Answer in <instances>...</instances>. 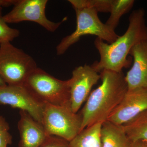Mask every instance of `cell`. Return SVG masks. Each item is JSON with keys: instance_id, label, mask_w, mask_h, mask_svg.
Wrapping results in <instances>:
<instances>
[{"instance_id": "1", "label": "cell", "mask_w": 147, "mask_h": 147, "mask_svg": "<svg viewBox=\"0 0 147 147\" xmlns=\"http://www.w3.org/2000/svg\"><path fill=\"white\" fill-rule=\"evenodd\" d=\"M129 21L126 32L114 42L109 44L98 38L95 40L94 45L99 53L100 59L92 66L98 72L107 69L120 72L123 68L129 67L131 61L127 57L131 48L147 39V27L143 9L133 11Z\"/></svg>"}, {"instance_id": "2", "label": "cell", "mask_w": 147, "mask_h": 147, "mask_svg": "<svg viewBox=\"0 0 147 147\" xmlns=\"http://www.w3.org/2000/svg\"><path fill=\"white\" fill-rule=\"evenodd\" d=\"M100 76L101 84L91 92L80 113L82 118L81 131L95 124L108 121L128 90L122 71L103 69Z\"/></svg>"}, {"instance_id": "3", "label": "cell", "mask_w": 147, "mask_h": 147, "mask_svg": "<svg viewBox=\"0 0 147 147\" xmlns=\"http://www.w3.org/2000/svg\"><path fill=\"white\" fill-rule=\"evenodd\" d=\"M76 26L75 31L64 38L56 48L57 55H63L71 45L79 41L84 36L94 35L108 42L115 41L119 36L115 30L103 24L98 15L97 11L91 9H75Z\"/></svg>"}, {"instance_id": "4", "label": "cell", "mask_w": 147, "mask_h": 147, "mask_svg": "<svg viewBox=\"0 0 147 147\" xmlns=\"http://www.w3.org/2000/svg\"><path fill=\"white\" fill-rule=\"evenodd\" d=\"M37 68L34 60L23 50L10 42L0 43V77L7 85L24 86Z\"/></svg>"}, {"instance_id": "5", "label": "cell", "mask_w": 147, "mask_h": 147, "mask_svg": "<svg viewBox=\"0 0 147 147\" xmlns=\"http://www.w3.org/2000/svg\"><path fill=\"white\" fill-rule=\"evenodd\" d=\"M81 114L74 113L70 104L52 105L44 102L42 125L47 136H55L69 142L81 131Z\"/></svg>"}, {"instance_id": "6", "label": "cell", "mask_w": 147, "mask_h": 147, "mask_svg": "<svg viewBox=\"0 0 147 147\" xmlns=\"http://www.w3.org/2000/svg\"><path fill=\"white\" fill-rule=\"evenodd\" d=\"M24 86L43 102L56 105L70 104L69 80L57 79L41 69L34 70Z\"/></svg>"}, {"instance_id": "7", "label": "cell", "mask_w": 147, "mask_h": 147, "mask_svg": "<svg viewBox=\"0 0 147 147\" xmlns=\"http://www.w3.org/2000/svg\"><path fill=\"white\" fill-rule=\"evenodd\" d=\"M47 3V0H18L13 9L3 16V19L7 24L31 21L39 24L48 31L55 32L67 18L58 23L49 20L45 14Z\"/></svg>"}, {"instance_id": "8", "label": "cell", "mask_w": 147, "mask_h": 147, "mask_svg": "<svg viewBox=\"0 0 147 147\" xmlns=\"http://www.w3.org/2000/svg\"><path fill=\"white\" fill-rule=\"evenodd\" d=\"M0 105L26 111L42 125L44 102L24 86H0Z\"/></svg>"}, {"instance_id": "9", "label": "cell", "mask_w": 147, "mask_h": 147, "mask_svg": "<svg viewBox=\"0 0 147 147\" xmlns=\"http://www.w3.org/2000/svg\"><path fill=\"white\" fill-rule=\"evenodd\" d=\"M100 79V74L92 66L85 65L76 67L68 79L71 110L78 113L82 104L86 101L92 87Z\"/></svg>"}, {"instance_id": "10", "label": "cell", "mask_w": 147, "mask_h": 147, "mask_svg": "<svg viewBox=\"0 0 147 147\" xmlns=\"http://www.w3.org/2000/svg\"><path fill=\"white\" fill-rule=\"evenodd\" d=\"M147 110V88L128 90L108 121L118 125L128 122Z\"/></svg>"}, {"instance_id": "11", "label": "cell", "mask_w": 147, "mask_h": 147, "mask_svg": "<svg viewBox=\"0 0 147 147\" xmlns=\"http://www.w3.org/2000/svg\"><path fill=\"white\" fill-rule=\"evenodd\" d=\"M129 54L134 61L125 76L128 90L147 88V39L134 45Z\"/></svg>"}, {"instance_id": "12", "label": "cell", "mask_w": 147, "mask_h": 147, "mask_svg": "<svg viewBox=\"0 0 147 147\" xmlns=\"http://www.w3.org/2000/svg\"><path fill=\"white\" fill-rule=\"evenodd\" d=\"M19 113L18 147H39L48 136L43 126L26 111L20 110Z\"/></svg>"}, {"instance_id": "13", "label": "cell", "mask_w": 147, "mask_h": 147, "mask_svg": "<svg viewBox=\"0 0 147 147\" xmlns=\"http://www.w3.org/2000/svg\"><path fill=\"white\" fill-rule=\"evenodd\" d=\"M100 139L102 147H132L134 144L122 125L108 121L102 123Z\"/></svg>"}, {"instance_id": "14", "label": "cell", "mask_w": 147, "mask_h": 147, "mask_svg": "<svg viewBox=\"0 0 147 147\" xmlns=\"http://www.w3.org/2000/svg\"><path fill=\"white\" fill-rule=\"evenodd\" d=\"M102 123L95 124L84 129L69 143L70 147H102L100 139Z\"/></svg>"}, {"instance_id": "15", "label": "cell", "mask_w": 147, "mask_h": 147, "mask_svg": "<svg viewBox=\"0 0 147 147\" xmlns=\"http://www.w3.org/2000/svg\"><path fill=\"white\" fill-rule=\"evenodd\" d=\"M131 142H147V110L122 125Z\"/></svg>"}, {"instance_id": "16", "label": "cell", "mask_w": 147, "mask_h": 147, "mask_svg": "<svg viewBox=\"0 0 147 147\" xmlns=\"http://www.w3.org/2000/svg\"><path fill=\"white\" fill-rule=\"evenodd\" d=\"M134 2V0H112L110 15L105 24L115 30L121 17L131 10Z\"/></svg>"}, {"instance_id": "17", "label": "cell", "mask_w": 147, "mask_h": 147, "mask_svg": "<svg viewBox=\"0 0 147 147\" xmlns=\"http://www.w3.org/2000/svg\"><path fill=\"white\" fill-rule=\"evenodd\" d=\"M74 9H91L98 12H110L112 0H69Z\"/></svg>"}, {"instance_id": "18", "label": "cell", "mask_w": 147, "mask_h": 147, "mask_svg": "<svg viewBox=\"0 0 147 147\" xmlns=\"http://www.w3.org/2000/svg\"><path fill=\"white\" fill-rule=\"evenodd\" d=\"M19 30L8 26L3 18H0V43L10 42L19 36Z\"/></svg>"}, {"instance_id": "19", "label": "cell", "mask_w": 147, "mask_h": 147, "mask_svg": "<svg viewBox=\"0 0 147 147\" xmlns=\"http://www.w3.org/2000/svg\"><path fill=\"white\" fill-rule=\"evenodd\" d=\"M9 129L8 123L0 115V147H7L12 144V137Z\"/></svg>"}, {"instance_id": "20", "label": "cell", "mask_w": 147, "mask_h": 147, "mask_svg": "<svg viewBox=\"0 0 147 147\" xmlns=\"http://www.w3.org/2000/svg\"><path fill=\"white\" fill-rule=\"evenodd\" d=\"M39 147H70L68 141L59 137L48 136Z\"/></svg>"}, {"instance_id": "21", "label": "cell", "mask_w": 147, "mask_h": 147, "mask_svg": "<svg viewBox=\"0 0 147 147\" xmlns=\"http://www.w3.org/2000/svg\"><path fill=\"white\" fill-rule=\"evenodd\" d=\"M18 1L17 0H0V6L2 7H8L15 5Z\"/></svg>"}, {"instance_id": "22", "label": "cell", "mask_w": 147, "mask_h": 147, "mask_svg": "<svg viewBox=\"0 0 147 147\" xmlns=\"http://www.w3.org/2000/svg\"><path fill=\"white\" fill-rule=\"evenodd\" d=\"M132 147H144L141 141L134 142Z\"/></svg>"}, {"instance_id": "23", "label": "cell", "mask_w": 147, "mask_h": 147, "mask_svg": "<svg viewBox=\"0 0 147 147\" xmlns=\"http://www.w3.org/2000/svg\"><path fill=\"white\" fill-rule=\"evenodd\" d=\"M7 84H5V82H4L3 80L0 77V86H5Z\"/></svg>"}, {"instance_id": "24", "label": "cell", "mask_w": 147, "mask_h": 147, "mask_svg": "<svg viewBox=\"0 0 147 147\" xmlns=\"http://www.w3.org/2000/svg\"><path fill=\"white\" fill-rule=\"evenodd\" d=\"M144 147H147V142H142Z\"/></svg>"}, {"instance_id": "25", "label": "cell", "mask_w": 147, "mask_h": 147, "mask_svg": "<svg viewBox=\"0 0 147 147\" xmlns=\"http://www.w3.org/2000/svg\"><path fill=\"white\" fill-rule=\"evenodd\" d=\"M3 16L2 15V7L0 6V18H2Z\"/></svg>"}]
</instances>
